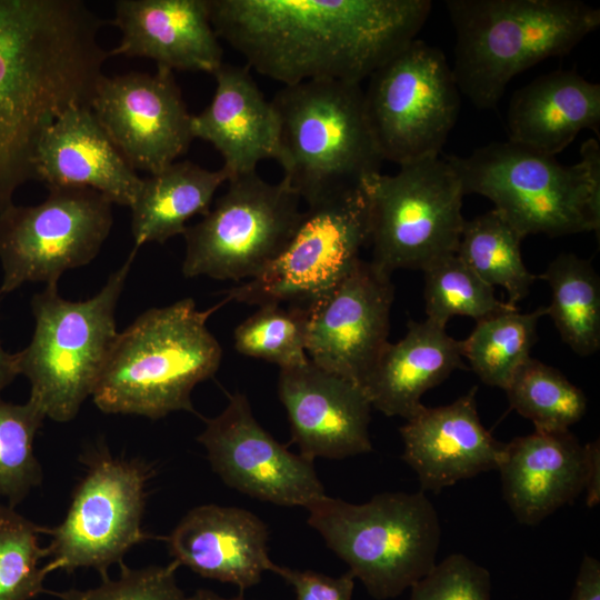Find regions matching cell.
Returning <instances> with one entry per match:
<instances>
[{
    "label": "cell",
    "mask_w": 600,
    "mask_h": 600,
    "mask_svg": "<svg viewBox=\"0 0 600 600\" xmlns=\"http://www.w3.org/2000/svg\"><path fill=\"white\" fill-rule=\"evenodd\" d=\"M456 32L451 67L460 93L493 109L512 78L569 53L600 24L580 0H446Z\"/></svg>",
    "instance_id": "cell-4"
},
{
    "label": "cell",
    "mask_w": 600,
    "mask_h": 600,
    "mask_svg": "<svg viewBox=\"0 0 600 600\" xmlns=\"http://www.w3.org/2000/svg\"><path fill=\"white\" fill-rule=\"evenodd\" d=\"M46 418L29 399L23 404L0 400V499H6L9 507L14 508L41 483L33 441Z\"/></svg>",
    "instance_id": "cell-34"
},
{
    "label": "cell",
    "mask_w": 600,
    "mask_h": 600,
    "mask_svg": "<svg viewBox=\"0 0 600 600\" xmlns=\"http://www.w3.org/2000/svg\"><path fill=\"white\" fill-rule=\"evenodd\" d=\"M188 600H247L243 593H240L233 598H224L208 589H198L192 596L188 597Z\"/></svg>",
    "instance_id": "cell-42"
},
{
    "label": "cell",
    "mask_w": 600,
    "mask_h": 600,
    "mask_svg": "<svg viewBox=\"0 0 600 600\" xmlns=\"http://www.w3.org/2000/svg\"><path fill=\"white\" fill-rule=\"evenodd\" d=\"M461 368L460 341L427 319L411 320L404 337L384 347L362 389L372 408L408 420L424 407V392Z\"/></svg>",
    "instance_id": "cell-25"
},
{
    "label": "cell",
    "mask_w": 600,
    "mask_h": 600,
    "mask_svg": "<svg viewBox=\"0 0 600 600\" xmlns=\"http://www.w3.org/2000/svg\"><path fill=\"white\" fill-rule=\"evenodd\" d=\"M307 320L304 306H260L234 329V348L243 356L276 363L280 369L302 364L309 360Z\"/></svg>",
    "instance_id": "cell-33"
},
{
    "label": "cell",
    "mask_w": 600,
    "mask_h": 600,
    "mask_svg": "<svg viewBox=\"0 0 600 600\" xmlns=\"http://www.w3.org/2000/svg\"><path fill=\"white\" fill-rule=\"evenodd\" d=\"M370 238L363 187L307 207L294 234L260 274L232 287L223 300L263 306H307L333 288L360 261Z\"/></svg>",
    "instance_id": "cell-14"
},
{
    "label": "cell",
    "mask_w": 600,
    "mask_h": 600,
    "mask_svg": "<svg viewBox=\"0 0 600 600\" xmlns=\"http://www.w3.org/2000/svg\"><path fill=\"white\" fill-rule=\"evenodd\" d=\"M393 297L391 274L360 259L333 288L304 306L308 358L362 387L389 342Z\"/></svg>",
    "instance_id": "cell-16"
},
{
    "label": "cell",
    "mask_w": 600,
    "mask_h": 600,
    "mask_svg": "<svg viewBox=\"0 0 600 600\" xmlns=\"http://www.w3.org/2000/svg\"><path fill=\"white\" fill-rule=\"evenodd\" d=\"M301 199L282 178L264 181L257 172L228 180L226 192L193 226H187L182 273L241 281L260 274L298 229Z\"/></svg>",
    "instance_id": "cell-10"
},
{
    "label": "cell",
    "mask_w": 600,
    "mask_h": 600,
    "mask_svg": "<svg viewBox=\"0 0 600 600\" xmlns=\"http://www.w3.org/2000/svg\"><path fill=\"white\" fill-rule=\"evenodd\" d=\"M363 93L383 161L439 157L460 111V91L439 48L413 40L369 77Z\"/></svg>",
    "instance_id": "cell-11"
},
{
    "label": "cell",
    "mask_w": 600,
    "mask_h": 600,
    "mask_svg": "<svg viewBox=\"0 0 600 600\" xmlns=\"http://www.w3.org/2000/svg\"><path fill=\"white\" fill-rule=\"evenodd\" d=\"M48 529L0 503V600H31L46 592L48 571L40 566L48 558L39 537Z\"/></svg>",
    "instance_id": "cell-35"
},
{
    "label": "cell",
    "mask_w": 600,
    "mask_h": 600,
    "mask_svg": "<svg viewBox=\"0 0 600 600\" xmlns=\"http://www.w3.org/2000/svg\"><path fill=\"white\" fill-rule=\"evenodd\" d=\"M164 539L179 567L232 583L240 593L258 584L274 564L268 554L266 523L237 507L198 506Z\"/></svg>",
    "instance_id": "cell-21"
},
{
    "label": "cell",
    "mask_w": 600,
    "mask_h": 600,
    "mask_svg": "<svg viewBox=\"0 0 600 600\" xmlns=\"http://www.w3.org/2000/svg\"><path fill=\"white\" fill-rule=\"evenodd\" d=\"M544 316L547 307H539L528 313L513 310L479 320L468 338L460 341L461 356L483 383L506 390L516 371L531 357L538 321Z\"/></svg>",
    "instance_id": "cell-30"
},
{
    "label": "cell",
    "mask_w": 600,
    "mask_h": 600,
    "mask_svg": "<svg viewBox=\"0 0 600 600\" xmlns=\"http://www.w3.org/2000/svg\"><path fill=\"white\" fill-rule=\"evenodd\" d=\"M19 374L17 353H9L0 344V400L1 391Z\"/></svg>",
    "instance_id": "cell-41"
},
{
    "label": "cell",
    "mask_w": 600,
    "mask_h": 600,
    "mask_svg": "<svg viewBox=\"0 0 600 600\" xmlns=\"http://www.w3.org/2000/svg\"><path fill=\"white\" fill-rule=\"evenodd\" d=\"M570 600H600V562L584 554Z\"/></svg>",
    "instance_id": "cell-39"
},
{
    "label": "cell",
    "mask_w": 600,
    "mask_h": 600,
    "mask_svg": "<svg viewBox=\"0 0 600 600\" xmlns=\"http://www.w3.org/2000/svg\"><path fill=\"white\" fill-rule=\"evenodd\" d=\"M590 443V467L587 481V504L594 507L600 500V444L599 440Z\"/></svg>",
    "instance_id": "cell-40"
},
{
    "label": "cell",
    "mask_w": 600,
    "mask_h": 600,
    "mask_svg": "<svg viewBox=\"0 0 600 600\" xmlns=\"http://www.w3.org/2000/svg\"><path fill=\"white\" fill-rule=\"evenodd\" d=\"M98 123L132 169L154 174L187 152L191 118L173 71L101 76L90 106Z\"/></svg>",
    "instance_id": "cell-15"
},
{
    "label": "cell",
    "mask_w": 600,
    "mask_h": 600,
    "mask_svg": "<svg viewBox=\"0 0 600 600\" xmlns=\"http://www.w3.org/2000/svg\"><path fill=\"white\" fill-rule=\"evenodd\" d=\"M198 441L213 471L230 488L278 506L304 507L326 496L313 461L278 442L253 417L241 392L207 420Z\"/></svg>",
    "instance_id": "cell-17"
},
{
    "label": "cell",
    "mask_w": 600,
    "mask_h": 600,
    "mask_svg": "<svg viewBox=\"0 0 600 600\" xmlns=\"http://www.w3.org/2000/svg\"><path fill=\"white\" fill-rule=\"evenodd\" d=\"M410 589L409 600H491V577L472 559L452 553Z\"/></svg>",
    "instance_id": "cell-37"
},
{
    "label": "cell",
    "mask_w": 600,
    "mask_h": 600,
    "mask_svg": "<svg viewBox=\"0 0 600 600\" xmlns=\"http://www.w3.org/2000/svg\"><path fill=\"white\" fill-rule=\"evenodd\" d=\"M363 180L370 204L371 262L392 274L423 271L454 254L464 224L458 174L439 157L403 163Z\"/></svg>",
    "instance_id": "cell-9"
},
{
    "label": "cell",
    "mask_w": 600,
    "mask_h": 600,
    "mask_svg": "<svg viewBox=\"0 0 600 600\" xmlns=\"http://www.w3.org/2000/svg\"><path fill=\"white\" fill-rule=\"evenodd\" d=\"M112 222V202L90 188H49L40 204L0 210V301L26 282L58 286L66 271L90 263Z\"/></svg>",
    "instance_id": "cell-13"
},
{
    "label": "cell",
    "mask_w": 600,
    "mask_h": 600,
    "mask_svg": "<svg viewBox=\"0 0 600 600\" xmlns=\"http://www.w3.org/2000/svg\"><path fill=\"white\" fill-rule=\"evenodd\" d=\"M280 127L283 178L307 207L362 186L380 172L360 84L331 80L283 86L271 100Z\"/></svg>",
    "instance_id": "cell-6"
},
{
    "label": "cell",
    "mask_w": 600,
    "mask_h": 600,
    "mask_svg": "<svg viewBox=\"0 0 600 600\" xmlns=\"http://www.w3.org/2000/svg\"><path fill=\"white\" fill-rule=\"evenodd\" d=\"M213 77L216 90L210 103L191 118L193 139L219 151L228 180L257 172L266 159L280 163L279 119L250 68L223 62Z\"/></svg>",
    "instance_id": "cell-23"
},
{
    "label": "cell",
    "mask_w": 600,
    "mask_h": 600,
    "mask_svg": "<svg viewBox=\"0 0 600 600\" xmlns=\"http://www.w3.org/2000/svg\"><path fill=\"white\" fill-rule=\"evenodd\" d=\"M120 568L118 578H103L94 588L46 592L60 600H188L178 586L179 564L173 560L166 566L143 568H130L121 562Z\"/></svg>",
    "instance_id": "cell-36"
},
{
    "label": "cell",
    "mask_w": 600,
    "mask_h": 600,
    "mask_svg": "<svg viewBox=\"0 0 600 600\" xmlns=\"http://www.w3.org/2000/svg\"><path fill=\"white\" fill-rule=\"evenodd\" d=\"M308 523L377 600L400 596L436 566L441 527L423 491L384 492L366 503L323 496Z\"/></svg>",
    "instance_id": "cell-7"
},
{
    "label": "cell",
    "mask_w": 600,
    "mask_h": 600,
    "mask_svg": "<svg viewBox=\"0 0 600 600\" xmlns=\"http://www.w3.org/2000/svg\"><path fill=\"white\" fill-rule=\"evenodd\" d=\"M271 572L277 573L291 584L296 600H351L354 577L348 571L339 577H331L312 570H297L273 564Z\"/></svg>",
    "instance_id": "cell-38"
},
{
    "label": "cell",
    "mask_w": 600,
    "mask_h": 600,
    "mask_svg": "<svg viewBox=\"0 0 600 600\" xmlns=\"http://www.w3.org/2000/svg\"><path fill=\"white\" fill-rule=\"evenodd\" d=\"M103 21L78 0H0V210L34 179L46 130L72 106H91L109 58Z\"/></svg>",
    "instance_id": "cell-2"
},
{
    "label": "cell",
    "mask_w": 600,
    "mask_h": 600,
    "mask_svg": "<svg viewBox=\"0 0 600 600\" xmlns=\"http://www.w3.org/2000/svg\"><path fill=\"white\" fill-rule=\"evenodd\" d=\"M431 8L430 0H208L219 39L283 86L360 84L417 39Z\"/></svg>",
    "instance_id": "cell-1"
},
{
    "label": "cell",
    "mask_w": 600,
    "mask_h": 600,
    "mask_svg": "<svg viewBox=\"0 0 600 600\" xmlns=\"http://www.w3.org/2000/svg\"><path fill=\"white\" fill-rule=\"evenodd\" d=\"M34 180L49 188H90L130 207L142 179L124 160L90 106L68 108L43 133L34 156Z\"/></svg>",
    "instance_id": "cell-24"
},
{
    "label": "cell",
    "mask_w": 600,
    "mask_h": 600,
    "mask_svg": "<svg viewBox=\"0 0 600 600\" xmlns=\"http://www.w3.org/2000/svg\"><path fill=\"white\" fill-rule=\"evenodd\" d=\"M600 84L556 70L518 89L507 112L508 140L554 157L584 130L599 134Z\"/></svg>",
    "instance_id": "cell-26"
},
{
    "label": "cell",
    "mask_w": 600,
    "mask_h": 600,
    "mask_svg": "<svg viewBox=\"0 0 600 600\" xmlns=\"http://www.w3.org/2000/svg\"><path fill=\"white\" fill-rule=\"evenodd\" d=\"M427 320L446 328L450 318L470 317L476 321L518 310L500 301L493 288L481 280L456 253L423 270Z\"/></svg>",
    "instance_id": "cell-32"
},
{
    "label": "cell",
    "mask_w": 600,
    "mask_h": 600,
    "mask_svg": "<svg viewBox=\"0 0 600 600\" xmlns=\"http://www.w3.org/2000/svg\"><path fill=\"white\" fill-rule=\"evenodd\" d=\"M114 10L121 39L109 58H147L171 71L212 76L223 63L208 0H119Z\"/></svg>",
    "instance_id": "cell-22"
},
{
    "label": "cell",
    "mask_w": 600,
    "mask_h": 600,
    "mask_svg": "<svg viewBox=\"0 0 600 600\" xmlns=\"http://www.w3.org/2000/svg\"><path fill=\"white\" fill-rule=\"evenodd\" d=\"M538 279L551 290L549 316L562 340L581 357L600 348V279L590 261L560 253Z\"/></svg>",
    "instance_id": "cell-28"
},
{
    "label": "cell",
    "mask_w": 600,
    "mask_h": 600,
    "mask_svg": "<svg viewBox=\"0 0 600 600\" xmlns=\"http://www.w3.org/2000/svg\"><path fill=\"white\" fill-rule=\"evenodd\" d=\"M137 250L93 297L62 298L46 286L31 298L36 326L30 343L17 352L19 374L30 383L29 400L57 422L71 421L92 396L118 336L116 308Z\"/></svg>",
    "instance_id": "cell-8"
},
{
    "label": "cell",
    "mask_w": 600,
    "mask_h": 600,
    "mask_svg": "<svg viewBox=\"0 0 600 600\" xmlns=\"http://www.w3.org/2000/svg\"><path fill=\"white\" fill-rule=\"evenodd\" d=\"M512 409L529 419L537 431H567L581 420L587 397L558 369L532 357L516 371L507 389Z\"/></svg>",
    "instance_id": "cell-31"
},
{
    "label": "cell",
    "mask_w": 600,
    "mask_h": 600,
    "mask_svg": "<svg viewBox=\"0 0 600 600\" xmlns=\"http://www.w3.org/2000/svg\"><path fill=\"white\" fill-rule=\"evenodd\" d=\"M227 301L199 310L191 298L151 308L118 333L92 392L104 413L160 419L194 412V387L218 371L222 349L207 327Z\"/></svg>",
    "instance_id": "cell-3"
},
{
    "label": "cell",
    "mask_w": 600,
    "mask_h": 600,
    "mask_svg": "<svg viewBox=\"0 0 600 600\" xmlns=\"http://www.w3.org/2000/svg\"><path fill=\"white\" fill-rule=\"evenodd\" d=\"M477 387L454 402L423 407L399 429L402 459L417 473L421 491L443 488L498 470L506 443L483 427L477 411Z\"/></svg>",
    "instance_id": "cell-19"
},
{
    "label": "cell",
    "mask_w": 600,
    "mask_h": 600,
    "mask_svg": "<svg viewBox=\"0 0 600 600\" xmlns=\"http://www.w3.org/2000/svg\"><path fill=\"white\" fill-rule=\"evenodd\" d=\"M580 154L578 163L564 166L508 140L480 147L467 157L443 158L458 174L463 193L491 200L523 239L599 231V142L584 141Z\"/></svg>",
    "instance_id": "cell-5"
},
{
    "label": "cell",
    "mask_w": 600,
    "mask_h": 600,
    "mask_svg": "<svg viewBox=\"0 0 600 600\" xmlns=\"http://www.w3.org/2000/svg\"><path fill=\"white\" fill-rule=\"evenodd\" d=\"M521 236L492 209L466 220L456 254L487 284L502 287L508 302L517 306L538 279L526 267Z\"/></svg>",
    "instance_id": "cell-29"
},
{
    "label": "cell",
    "mask_w": 600,
    "mask_h": 600,
    "mask_svg": "<svg viewBox=\"0 0 600 600\" xmlns=\"http://www.w3.org/2000/svg\"><path fill=\"white\" fill-rule=\"evenodd\" d=\"M87 471L62 522L48 529V573L94 569L101 579L136 544L151 538L142 530L146 484L151 469L138 460L112 457L100 446L87 457Z\"/></svg>",
    "instance_id": "cell-12"
},
{
    "label": "cell",
    "mask_w": 600,
    "mask_h": 600,
    "mask_svg": "<svg viewBox=\"0 0 600 600\" xmlns=\"http://www.w3.org/2000/svg\"><path fill=\"white\" fill-rule=\"evenodd\" d=\"M278 393L288 414L291 442L304 458L341 460L372 450V407L358 383L309 359L280 369Z\"/></svg>",
    "instance_id": "cell-18"
},
{
    "label": "cell",
    "mask_w": 600,
    "mask_h": 600,
    "mask_svg": "<svg viewBox=\"0 0 600 600\" xmlns=\"http://www.w3.org/2000/svg\"><path fill=\"white\" fill-rule=\"evenodd\" d=\"M227 180L222 168L211 171L188 160L173 162L142 179L130 206L133 249L183 234L192 217L209 211L216 191Z\"/></svg>",
    "instance_id": "cell-27"
},
{
    "label": "cell",
    "mask_w": 600,
    "mask_h": 600,
    "mask_svg": "<svg viewBox=\"0 0 600 600\" xmlns=\"http://www.w3.org/2000/svg\"><path fill=\"white\" fill-rule=\"evenodd\" d=\"M590 443L567 431H537L506 443L498 470L516 519L534 526L586 490Z\"/></svg>",
    "instance_id": "cell-20"
}]
</instances>
